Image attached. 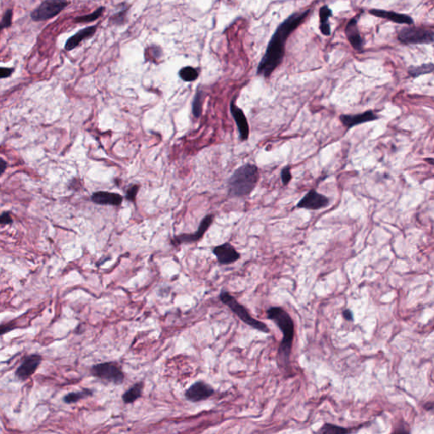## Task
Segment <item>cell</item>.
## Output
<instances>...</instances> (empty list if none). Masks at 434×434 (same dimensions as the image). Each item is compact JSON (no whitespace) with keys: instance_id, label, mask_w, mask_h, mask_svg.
Listing matches in <instances>:
<instances>
[{"instance_id":"obj_1","label":"cell","mask_w":434,"mask_h":434,"mask_svg":"<svg viewBox=\"0 0 434 434\" xmlns=\"http://www.w3.org/2000/svg\"><path fill=\"white\" fill-rule=\"evenodd\" d=\"M312 12L311 9L305 11L296 12L288 16L283 23H281L267 45V50L261 60L257 75L265 78H269L276 69L283 63L285 55V47L287 40L301 24L305 22Z\"/></svg>"},{"instance_id":"obj_2","label":"cell","mask_w":434,"mask_h":434,"mask_svg":"<svg viewBox=\"0 0 434 434\" xmlns=\"http://www.w3.org/2000/svg\"><path fill=\"white\" fill-rule=\"evenodd\" d=\"M267 318L274 322L283 332V337L278 349V363L282 367H288L294 338V322L290 315L282 307H271L267 312Z\"/></svg>"},{"instance_id":"obj_3","label":"cell","mask_w":434,"mask_h":434,"mask_svg":"<svg viewBox=\"0 0 434 434\" xmlns=\"http://www.w3.org/2000/svg\"><path fill=\"white\" fill-rule=\"evenodd\" d=\"M256 165L246 164L238 168L228 182V194L232 197H244L251 194L259 181Z\"/></svg>"},{"instance_id":"obj_4","label":"cell","mask_w":434,"mask_h":434,"mask_svg":"<svg viewBox=\"0 0 434 434\" xmlns=\"http://www.w3.org/2000/svg\"><path fill=\"white\" fill-rule=\"evenodd\" d=\"M220 299L225 306L231 309V311L237 315L244 323L249 325L254 329L259 330L265 333H269L270 330L267 325L255 319L249 314L248 310L241 303H238L234 297L231 295L228 292H222L220 294Z\"/></svg>"},{"instance_id":"obj_5","label":"cell","mask_w":434,"mask_h":434,"mask_svg":"<svg viewBox=\"0 0 434 434\" xmlns=\"http://www.w3.org/2000/svg\"><path fill=\"white\" fill-rule=\"evenodd\" d=\"M398 39L404 45H430L434 42V32L423 27H404L398 33Z\"/></svg>"},{"instance_id":"obj_6","label":"cell","mask_w":434,"mask_h":434,"mask_svg":"<svg viewBox=\"0 0 434 434\" xmlns=\"http://www.w3.org/2000/svg\"><path fill=\"white\" fill-rule=\"evenodd\" d=\"M91 373L94 377L112 384H121L125 379L122 370L117 364L114 362H105L95 365L91 368Z\"/></svg>"},{"instance_id":"obj_7","label":"cell","mask_w":434,"mask_h":434,"mask_svg":"<svg viewBox=\"0 0 434 434\" xmlns=\"http://www.w3.org/2000/svg\"><path fill=\"white\" fill-rule=\"evenodd\" d=\"M67 1L60 0H46L41 3L37 9L31 14V17L35 21H46L57 16L68 6Z\"/></svg>"},{"instance_id":"obj_8","label":"cell","mask_w":434,"mask_h":434,"mask_svg":"<svg viewBox=\"0 0 434 434\" xmlns=\"http://www.w3.org/2000/svg\"><path fill=\"white\" fill-rule=\"evenodd\" d=\"M213 221H214V215L208 214L202 220L199 229L195 233H190V234L184 233V234L176 236L175 238L171 239V243L173 245L178 246L183 244V243H191L198 242L203 238L204 233H206L207 230L209 229V227L213 223Z\"/></svg>"},{"instance_id":"obj_9","label":"cell","mask_w":434,"mask_h":434,"mask_svg":"<svg viewBox=\"0 0 434 434\" xmlns=\"http://www.w3.org/2000/svg\"><path fill=\"white\" fill-rule=\"evenodd\" d=\"M329 204V199L323 194L317 193L315 189L309 191L303 199L298 202L297 207L299 209L317 210L326 208Z\"/></svg>"},{"instance_id":"obj_10","label":"cell","mask_w":434,"mask_h":434,"mask_svg":"<svg viewBox=\"0 0 434 434\" xmlns=\"http://www.w3.org/2000/svg\"><path fill=\"white\" fill-rule=\"evenodd\" d=\"M42 362V356L39 355H31L24 359L21 365L16 369V377L21 381H25L34 374Z\"/></svg>"},{"instance_id":"obj_11","label":"cell","mask_w":434,"mask_h":434,"mask_svg":"<svg viewBox=\"0 0 434 434\" xmlns=\"http://www.w3.org/2000/svg\"><path fill=\"white\" fill-rule=\"evenodd\" d=\"M214 390L206 382H195L185 392V397L192 402H199L213 396Z\"/></svg>"},{"instance_id":"obj_12","label":"cell","mask_w":434,"mask_h":434,"mask_svg":"<svg viewBox=\"0 0 434 434\" xmlns=\"http://www.w3.org/2000/svg\"><path fill=\"white\" fill-rule=\"evenodd\" d=\"M218 262L222 265H229L240 259V254L229 243L218 245L213 250Z\"/></svg>"},{"instance_id":"obj_13","label":"cell","mask_w":434,"mask_h":434,"mask_svg":"<svg viewBox=\"0 0 434 434\" xmlns=\"http://www.w3.org/2000/svg\"><path fill=\"white\" fill-rule=\"evenodd\" d=\"M230 111L233 119L235 120L236 125L238 126L241 140L243 141L248 140L249 136V123L243 110L236 105L235 98L230 103Z\"/></svg>"},{"instance_id":"obj_14","label":"cell","mask_w":434,"mask_h":434,"mask_svg":"<svg viewBox=\"0 0 434 434\" xmlns=\"http://www.w3.org/2000/svg\"><path fill=\"white\" fill-rule=\"evenodd\" d=\"M378 119L376 114L372 112L371 110H368L366 112L357 114V115H340V120L343 126L350 129L353 126H358L364 123L370 122Z\"/></svg>"},{"instance_id":"obj_15","label":"cell","mask_w":434,"mask_h":434,"mask_svg":"<svg viewBox=\"0 0 434 434\" xmlns=\"http://www.w3.org/2000/svg\"><path fill=\"white\" fill-rule=\"evenodd\" d=\"M369 13L379 18L387 19L388 21H393L395 23L406 24V25L414 24L413 19L406 14L397 13L395 11H384V10H378V9L370 10Z\"/></svg>"},{"instance_id":"obj_16","label":"cell","mask_w":434,"mask_h":434,"mask_svg":"<svg viewBox=\"0 0 434 434\" xmlns=\"http://www.w3.org/2000/svg\"><path fill=\"white\" fill-rule=\"evenodd\" d=\"M345 34L354 50L356 51H361L363 50V39L359 32L357 18H352L349 21L346 26Z\"/></svg>"},{"instance_id":"obj_17","label":"cell","mask_w":434,"mask_h":434,"mask_svg":"<svg viewBox=\"0 0 434 434\" xmlns=\"http://www.w3.org/2000/svg\"><path fill=\"white\" fill-rule=\"evenodd\" d=\"M91 200L95 204L100 205L119 206L122 203L123 198L121 195L116 193L99 191L92 194Z\"/></svg>"},{"instance_id":"obj_18","label":"cell","mask_w":434,"mask_h":434,"mask_svg":"<svg viewBox=\"0 0 434 434\" xmlns=\"http://www.w3.org/2000/svg\"><path fill=\"white\" fill-rule=\"evenodd\" d=\"M96 30H97V26H89V27H86V28L79 31L76 34L74 35L67 40V42L65 45V49L66 50H74L75 48L77 47L80 45L81 41L89 38L95 34Z\"/></svg>"},{"instance_id":"obj_19","label":"cell","mask_w":434,"mask_h":434,"mask_svg":"<svg viewBox=\"0 0 434 434\" xmlns=\"http://www.w3.org/2000/svg\"><path fill=\"white\" fill-rule=\"evenodd\" d=\"M143 383L139 382L134 384L130 389L127 390L122 396V400L126 404H131L136 401L138 399L141 397L142 391H143Z\"/></svg>"},{"instance_id":"obj_20","label":"cell","mask_w":434,"mask_h":434,"mask_svg":"<svg viewBox=\"0 0 434 434\" xmlns=\"http://www.w3.org/2000/svg\"><path fill=\"white\" fill-rule=\"evenodd\" d=\"M407 71L410 76L416 78L426 74L434 73V64L427 63L422 64L421 66H411L409 67Z\"/></svg>"},{"instance_id":"obj_21","label":"cell","mask_w":434,"mask_h":434,"mask_svg":"<svg viewBox=\"0 0 434 434\" xmlns=\"http://www.w3.org/2000/svg\"><path fill=\"white\" fill-rule=\"evenodd\" d=\"M351 432V429L346 428V427H343V426H337V425H334V424L325 423L318 430L317 434H350Z\"/></svg>"},{"instance_id":"obj_22","label":"cell","mask_w":434,"mask_h":434,"mask_svg":"<svg viewBox=\"0 0 434 434\" xmlns=\"http://www.w3.org/2000/svg\"><path fill=\"white\" fill-rule=\"evenodd\" d=\"M179 76L184 81H194L199 77V71L191 66H186L181 69Z\"/></svg>"},{"instance_id":"obj_23","label":"cell","mask_w":434,"mask_h":434,"mask_svg":"<svg viewBox=\"0 0 434 434\" xmlns=\"http://www.w3.org/2000/svg\"><path fill=\"white\" fill-rule=\"evenodd\" d=\"M92 395H93V393H92L91 390L89 389H83L79 391V392L70 393L64 397V401L66 404H72V403L77 402L79 400L88 397V396H91Z\"/></svg>"},{"instance_id":"obj_24","label":"cell","mask_w":434,"mask_h":434,"mask_svg":"<svg viewBox=\"0 0 434 434\" xmlns=\"http://www.w3.org/2000/svg\"><path fill=\"white\" fill-rule=\"evenodd\" d=\"M105 11V7L100 6V8H98L96 11H94L93 13L86 15V16H78L74 20L76 23H86V22H91V21H95L98 18H100L103 12Z\"/></svg>"},{"instance_id":"obj_25","label":"cell","mask_w":434,"mask_h":434,"mask_svg":"<svg viewBox=\"0 0 434 434\" xmlns=\"http://www.w3.org/2000/svg\"><path fill=\"white\" fill-rule=\"evenodd\" d=\"M203 98H204L203 92L200 89H198L196 95L194 96V101H193V114H194V117L199 118L201 115Z\"/></svg>"},{"instance_id":"obj_26","label":"cell","mask_w":434,"mask_h":434,"mask_svg":"<svg viewBox=\"0 0 434 434\" xmlns=\"http://www.w3.org/2000/svg\"><path fill=\"white\" fill-rule=\"evenodd\" d=\"M332 16V11L327 6H322L320 9V24L328 23V19Z\"/></svg>"},{"instance_id":"obj_27","label":"cell","mask_w":434,"mask_h":434,"mask_svg":"<svg viewBox=\"0 0 434 434\" xmlns=\"http://www.w3.org/2000/svg\"><path fill=\"white\" fill-rule=\"evenodd\" d=\"M11 19H12V10H7L4 14L1 21V29L7 28L11 25Z\"/></svg>"},{"instance_id":"obj_28","label":"cell","mask_w":434,"mask_h":434,"mask_svg":"<svg viewBox=\"0 0 434 434\" xmlns=\"http://www.w3.org/2000/svg\"><path fill=\"white\" fill-rule=\"evenodd\" d=\"M139 186L134 184L132 185L127 191H126V199H128L129 201L134 202L136 199L137 194L139 192Z\"/></svg>"},{"instance_id":"obj_29","label":"cell","mask_w":434,"mask_h":434,"mask_svg":"<svg viewBox=\"0 0 434 434\" xmlns=\"http://www.w3.org/2000/svg\"><path fill=\"white\" fill-rule=\"evenodd\" d=\"M281 178H282V181H283V183L284 185H287L290 182L291 179H292V174H291V170L290 167L283 168V170H282V172H281Z\"/></svg>"},{"instance_id":"obj_30","label":"cell","mask_w":434,"mask_h":434,"mask_svg":"<svg viewBox=\"0 0 434 434\" xmlns=\"http://www.w3.org/2000/svg\"><path fill=\"white\" fill-rule=\"evenodd\" d=\"M0 223H1V225H8V224H11L13 223L11 213L10 212H3L1 214V217H0Z\"/></svg>"},{"instance_id":"obj_31","label":"cell","mask_w":434,"mask_h":434,"mask_svg":"<svg viewBox=\"0 0 434 434\" xmlns=\"http://www.w3.org/2000/svg\"><path fill=\"white\" fill-rule=\"evenodd\" d=\"M126 12L125 11H120V13L116 14L115 16H113L112 18H111V21H112L114 24H117V25H120V24H122L123 21L125 20V16H126Z\"/></svg>"},{"instance_id":"obj_32","label":"cell","mask_w":434,"mask_h":434,"mask_svg":"<svg viewBox=\"0 0 434 434\" xmlns=\"http://www.w3.org/2000/svg\"><path fill=\"white\" fill-rule=\"evenodd\" d=\"M14 71L13 68H6V67H1L0 69V75H1V78H6V77H9V76H11V74Z\"/></svg>"},{"instance_id":"obj_33","label":"cell","mask_w":434,"mask_h":434,"mask_svg":"<svg viewBox=\"0 0 434 434\" xmlns=\"http://www.w3.org/2000/svg\"><path fill=\"white\" fill-rule=\"evenodd\" d=\"M15 324L14 323H7V324H3L1 326V335H4L6 332H10L11 330L14 329Z\"/></svg>"},{"instance_id":"obj_34","label":"cell","mask_w":434,"mask_h":434,"mask_svg":"<svg viewBox=\"0 0 434 434\" xmlns=\"http://www.w3.org/2000/svg\"><path fill=\"white\" fill-rule=\"evenodd\" d=\"M343 317H344L346 320H348V321H352V320H353V315H352V312H351L350 310H346V311L343 312Z\"/></svg>"},{"instance_id":"obj_35","label":"cell","mask_w":434,"mask_h":434,"mask_svg":"<svg viewBox=\"0 0 434 434\" xmlns=\"http://www.w3.org/2000/svg\"><path fill=\"white\" fill-rule=\"evenodd\" d=\"M6 166H7V163H6L3 159H1V163H0V174H1V175L5 172Z\"/></svg>"},{"instance_id":"obj_36","label":"cell","mask_w":434,"mask_h":434,"mask_svg":"<svg viewBox=\"0 0 434 434\" xmlns=\"http://www.w3.org/2000/svg\"><path fill=\"white\" fill-rule=\"evenodd\" d=\"M424 407H425V408H426V410H427V411H431V412H433V413H434V403L433 402L427 403V404H426V405H425V406H424Z\"/></svg>"},{"instance_id":"obj_37","label":"cell","mask_w":434,"mask_h":434,"mask_svg":"<svg viewBox=\"0 0 434 434\" xmlns=\"http://www.w3.org/2000/svg\"><path fill=\"white\" fill-rule=\"evenodd\" d=\"M392 434H410V432L406 430H404V429H398L396 431H394Z\"/></svg>"}]
</instances>
